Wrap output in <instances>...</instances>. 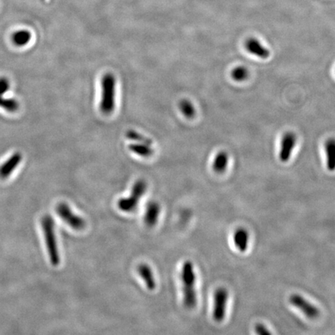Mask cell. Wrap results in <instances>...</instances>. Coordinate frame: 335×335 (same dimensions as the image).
Segmentation results:
<instances>
[{
  "mask_svg": "<svg viewBox=\"0 0 335 335\" xmlns=\"http://www.w3.org/2000/svg\"><path fill=\"white\" fill-rule=\"evenodd\" d=\"M232 78L237 82H243L248 77V71L245 67L238 66L231 72Z\"/></svg>",
  "mask_w": 335,
  "mask_h": 335,
  "instance_id": "44dd1931",
  "label": "cell"
},
{
  "mask_svg": "<svg viewBox=\"0 0 335 335\" xmlns=\"http://www.w3.org/2000/svg\"><path fill=\"white\" fill-rule=\"evenodd\" d=\"M213 317L215 321L221 322L226 316L228 292L225 288H218L213 296Z\"/></svg>",
  "mask_w": 335,
  "mask_h": 335,
  "instance_id": "8992f818",
  "label": "cell"
},
{
  "mask_svg": "<svg viewBox=\"0 0 335 335\" xmlns=\"http://www.w3.org/2000/svg\"><path fill=\"white\" fill-rule=\"evenodd\" d=\"M22 161V155L20 152H16L12 155L1 166H0V178L3 179L9 178L16 170L17 166Z\"/></svg>",
  "mask_w": 335,
  "mask_h": 335,
  "instance_id": "9c48e42d",
  "label": "cell"
},
{
  "mask_svg": "<svg viewBox=\"0 0 335 335\" xmlns=\"http://www.w3.org/2000/svg\"><path fill=\"white\" fill-rule=\"evenodd\" d=\"M296 142V137L293 133H286L282 140L279 159L282 162H287L292 156V151Z\"/></svg>",
  "mask_w": 335,
  "mask_h": 335,
  "instance_id": "ba28073f",
  "label": "cell"
},
{
  "mask_svg": "<svg viewBox=\"0 0 335 335\" xmlns=\"http://www.w3.org/2000/svg\"><path fill=\"white\" fill-rule=\"evenodd\" d=\"M245 48L248 52L263 59H266L270 55L269 49L254 38H250L245 42Z\"/></svg>",
  "mask_w": 335,
  "mask_h": 335,
  "instance_id": "8fae6325",
  "label": "cell"
},
{
  "mask_svg": "<svg viewBox=\"0 0 335 335\" xmlns=\"http://www.w3.org/2000/svg\"><path fill=\"white\" fill-rule=\"evenodd\" d=\"M255 331L257 335H272L267 327L262 324H256Z\"/></svg>",
  "mask_w": 335,
  "mask_h": 335,
  "instance_id": "603a6c76",
  "label": "cell"
},
{
  "mask_svg": "<svg viewBox=\"0 0 335 335\" xmlns=\"http://www.w3.org/2000/svg\"><path fill=\"white\" fill-rule=\"evenodd\" d=\"M56 212L61 220H64L68 226L76 231H82L86 226V220L82 216L73 213L67 203H58L56 207Z\"/></svg>",
  "mask_w": 335,
  "mask_h": 335,
  "instance_id": "5b68a950",
  "label": "cell"
},
{
  "mask_svg": "<svg viewBox=\"0 0 335 335\" xmlns=\"http://www.w3.org/2000/svg\"><path fill=\"white\" fill-rule=\"evenodd\" d=\"M151 144L145 143L134 142L129 144V150L137 156L142 158H149L154 154V150Z\"/></svg>",
  "mask_w": 335,
  "mask_h": 335,
  "instance_id": "5bb4252c",
  "label": "cell"
},
{
  "mask_svg": "<svg viewBox=\"0 0 335 335\" xmlns=\"http://www.w3.org/2000/svg\"><path fill=\"white\" fill-rule=\"evenodd\" d=\"M126 137L129 140H132L134 142L145 143V144L152 145V140L147 138L145 136L134 131V130H128L126 132Z\"/></svg>",
  "mask_w": 335,
  "mask_h": 335,
  "instance_id": "ffe728a7",
  "label": "cell"
},
{
  "mask_svg": "<svg viewBox=\"0 0 335 335\" xmlns=\"http://www.w3.org/2000/svg\"><path fill=\"white\" fill-rule=\"evenodd\" d=\"M327 168L330 172L335 171V139L327 140L325 145Z\"/></svg>",
  "mask_w": 335,
  "mask_h": 335,
  "instance_id": "9a60e30c",
  "label": "cell"
},
{
  "mask_svg": "<svg viewBox=\"0 0 335 335\" xmlns=\"http://www.w3.org/2000/svg\"><path fill=\"white\" fill-rule=\"evenodd\" d=\"M31 40V33L27 30H17L12 36V41L16 46L23 47Z\"/></svg>",
  "mask_w": 335,
  "mask_h": 335,
  "instance_id": "ac0fdd59",
  "label": "cell"
},
{
  "mask_svg": "<svg viewBox=\"0 0 335 335\" xmlns=\"http://www.w3.org/2000/svg\"><path fill=\"white\" fill-rule=\"evenodd\" d=\"M117 80L112 73H106L101 80V99L99 109L105 115L113 114L116 106Z\"/></svg>",
  "mask_w": 335,
  "mask_h": 335,
  "instance_id": "7a4b0ae2",
  "label": "cell"
},
{
  "mask_svg": "<svg viewBox=\"0 0 335 335\" xmlns=\"http://www.w3.org/2000/svg\"><path fill=\"white\" fill-rule=\"evenodd\" d=\"M289 301L291 305L300 310L309 319L314 320L320 315L318 308L307 301L305 298L303 297L300 294H292L289 296Z\"/></svg>",
  "mask_w": 335,
  "mask_h": 335,
  "instance_id": "52a82bcc",
  "label": "cell"
},
{
  "mask_svg": "<svg viewBox=\"0 0 335 335\" xmlns=\"http://www.w3.org/2000/svg\"><path fill=\"white\" fill-rule=\"evenodd\" d=\"M147 188V182L144 180L140 179L137 181L133 185L131 195L121 198L118 202L119 210L124 213L134 212L138 207L140 198L145 194Z\"/></svg>",
  "mask_w": 335,
  "mask_h": 335,
  "instance_id": "277c9868",
  "label": "cell"
},
{
  "mask_svg": "<svg viewBox=\"0 0 335 335\" xmlns=\"http://www.w3.org/2000/svg\"><path fill=\"white\" fill-rule=\"evenodd\" d=\"M233 241L235 247L241 252H244L248 249V241H249V235L246 229L239 228L235 231L233 236Z\"/></svg>",
  "mask_w": 335,
  "mask_h": 335,
  "instance_id": "4fadbf2b",
  "label": "cell"
},
{
  "mask_svg": "<svg viewBox=\"0 0 335 335\" xmlns=\"http://www.w3.org/2000/svg\"><path fill=\"white\" fill-rule=\"evenodd\" d=\"M10 82L7 78H0V96H4L10 89Z\"/></svg>",
  "mask_w": 335,
  "mask_h": 335,
  "instance_id": "7402d4cb",
  "label": "cell"
},
{
  "mask_svg": "<svg viewBox=\"0 0 335 335\" xmlns=\"http://www.w3.org/2000/svg\"><path fill=\"white\" fill-rule=\"evenodd\" d=\"M161 213V207L159 203L156 201H151L147 203L146 207L145 214H144V223L149 228L156 226L159 220Z\"/></svg>",
  "mask_w": 335,
  "mask_h": 335,
  "instance_id": "30bf717a",
  "label": "cell"
},
{
  "mask_svg": "<svg viewBox=\"0 0 335 335\" xmlns=\"http://www.w3.org/2000/svg\"><path fill=\"white\" fill-rule=\"evenodd\" d=\"M42 228L45 235L47 251L50 262L53 266L60 264V254L55 234V225L53 218L50 215H45L42 219Z\"/></svg>",
  "mask_w": 335,
  "mask_h": 335,
  "instance_id": "3957f363",
  "label": "cell"
},
{
  "mask_svg": "<svg viewBox=\"0 0 335 335\" xmlns=\"http://www.w3.org/2000/svg\"><path fill=\"white\" fill-rule=\"evenodd\" d=\"M178 109L187 119H193L195 118L196 114H197L195 106L193 105V102L188 99H182V100L179 101Z\"/></svg>",
  "mask_w": 335,
  "mask_h": 335,
  "instance_id": "2e32d148",
  "label": "cell"
},
{
  "mask_svg": "<svg viewBox=\"0 0 335 335\" xmlns=\"http://www.w3.org/2000/svg\"><path fill=\"white\" fill-rule=\"evenodd\" d=\"M0 107L10 113L16 112L19 109V103L15 99L4 98L0 96Z\"/></svg>",
  "mask_w": 335,
  "mask_h": 335,
  "instance_id": "d6986e66",
  "label": "cell"
},
{
  "mask_svg": "<svg viewBox=\"0 0 335 335\" xmlns=\"http://www.w3.org/2000/svg\"><path fill=\"white\" fill-rule=\"evenodd\" d=\"M182 291H183L184 306L187 309H193L197 304V291H196V273L193 263L185 261L182 266Z\"/></svg>",
  "mask_w": 335,
  "mask_h": 335,
  "instance_id": "6da1fadb",
  "label": "cell"
},
{
  "mask_svg": "<svg viewBox=\"0 0 335 335\" xmlns=\"http://www.w3.org/2000/svg\"><path fill=\"white\" fill-rule=\"evenodd\" d=\"M137 272L141 279L144 280L147 289L151 291L155 290L157 284H156V280L150 266L145 263L140 264L137 267Z\"/></svg>",
  "mask_w": 335,
  "mask_h": 335,
  "instance_id": "7c38bea8",
  "label": "cell"
},
{
  "mask_svg": "<svg viewBox=\"0 0 335 335\" xmlns=\"http://www.w3.org/2000/svg\"><path fill=\"white\" fill-rule=\"evenodd\" d=\"M228 165V155L225 152H220L216 155L213 161V169L216 173L225 172Z\"/></svg>",
  "mask_w": 335,
  "mask_h": 335,
  "instance_id": "e0dca14e",
  "label": "cell"
}]
</instances>
